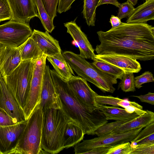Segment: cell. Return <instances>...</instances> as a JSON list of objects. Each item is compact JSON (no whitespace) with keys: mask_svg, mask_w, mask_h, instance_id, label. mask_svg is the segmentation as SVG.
<instances>
[{"mask_svg":"<svg viewBox=\"0 0 154 154\" xmlns=\"http://www.w3.org/2000/svg\"><path fill=\"white\" fill-rule=\"evenodd\" d=\"M100 42L97 54H117L140 61L154 58V27L146 23H122L115 28L97 32Z\"/></svg>","mask_w":154,"mask_h":154,"instance_id":"obj_1","label":"cell"},{"mask_svg":"<svg viewBox=\"0 0 154 154\" xmlns=\"http://www.w3.org/2000/svg\"><path fill=\"white\" fill-rule=\"evenodd\" d=\"M53 83L59 97L61 109L69 119L79 125L85 134L94 135L100 127L108 122L98 108H93L82 103L77 98L67 80L50 69Z\"/></svg>","mask_w":154,"mask_h":154,"instance_id":"obj_2","label":"cell"},{"mask_svg":"<svg viewBox=\"0 0 154 154\" xmlns=\"http://www.w3.org/2000/svg\"><path fill=\"white\" fill-rule=\"evenodd\" d=\"M43 112L42 149L47 153H57L64 149L63 136L70 119L60 108H50Z\"/></svg>","mask_w":154,"mask_h":154,"instance_id":"obj_3","label":"cell"},{"mask_svg":"<svg viewBox=\"0 0 154 154\" xmlns=\"http://www.w3.org/2000/svg\"><path fill=\"white\" fill-rule=\"evenodd\" d=\"M62 54L71 69L79 77L93 84L104 93L114 92L116 89L113 85L117 82L115 76L98 69L79 54L68 51Z\"/></svg>","mask_w":154,"mask_h":154,"instance_id":"obj_4","label":"cell"},{"mask_svg":"<svg viewBox=\"0 0 154 154\" xmlns=\"http://www.w3.org/2000/svg\"><path fill=\"white\" fill-rule=\"evenodd\" d=\"M40 102L27 119L15 146L8 154L41 153L42 150L41 138L43 112Z\"/></svg>","mask_w":154,"mask_h":154,"instance_id":"obj_5","label":"cell"},{"mask_svg":"<svg viewBox=\"0 0 154 154\" xmlns=\"http://www.w3.org/2000/svg\"><path fill=\"white\" fill-rule=\"evenodd\" d=\"M35 60L21 61L10 75L2 78L23 110L30 90Z\"/></svg>","mask_w":154,"mask_h":154,"instance_id":"obj_6","label":"cell"},{"mask_svg":"<svg viewBox=\"0 0 154 154\" xmlns=\"http://www.w3.org/2000/svg\"><path fill=\"white\" fill-rule=\"evenodd\" d=\"M145 128L141 127L131 131L116 134H108L98 137L84 140L75 145L74 152L76 154H85L96 147L114 145L117 144L130 142Z\"/></svg>","mask_w":154,"mask_h":154,"instance_id":"obj_7","label":"cell"},{"mask_svg":"<svg viewBox=\"0 0 154 154\" xmlns=\"http://www.w3.org/2000/svg\"><path fill=\"white\" fill-rule=\"evenodd\" d=\"M29 23L10 20L0 25V43L5 46L18 47L31 35Z\"/></svg>","mask_w":154,"mask_h":154,"instance_id":"obj_8","label":"cell"},{"mask_svg":"<svg viewBox=\"0 0 154 154\" xmlns=\"http://www.w3.org/2000/svg\"><path fill=\"white\" fill-rule=\"evenodd\" d=\"M46 59L47 55L43 54L35 61L30 90L23 109L25 120L28 119L35 106L40 101Z\"/></svg>","mask_w":154,"mask_h":154,"instance_id":"obj_9","label":"cell"},{"mask_svg":"<svg viewBox=\"0 0 154 154\" xmlns=\"http://www.w3.org/2000/svg\"><path fill=\"white\" fill-rule=\"evenodd\" d=\"M40 104L43 112L50 108H60L59 98L55 88L48 65L45 67Z\"/></svg>","mask_w":154,"mask_h":154,"instance_id":"obj_10","label":"cell"},{"mask_svg":"<svg viewBox=\"0 0 154 154\" xmlns=\"http://www.w3.org/2000/svg\"><path fill=\"white\" fill-rule=\"evenodd\" d=\"M27 120L13 125L0 126V154H8L15 146Z\"/></svg>","mask_w":154,"mask_h":154,"instance_id":"obj_11","label":"cell"},{"mask_svg":"<svg viewBox=\"0 0 154 154\" xmlns=\"http://www.w3.org/2000/svg\"><path fill=\"white\" fill-rule=\"evenodd\" d=\"M0 107L18 122L26 120L23 109L8 88L0 72Z\"/></svg>","mask_w":154,"mask_h":154,"instance_id":"obj_12","label":"cell"},{"mask_svg":"<svg viewBox=\"0 0 154 154\" xmlns=\"http://www.w3.org/2000/svg\"><path fill=\"white\" fill-rule=\"evenodd\" d=\"M68 81L70 87L80 101L88 107L98 108L95 100L97 93L91 89L85 79L72 75Z\"/></svg>","mask_w":154,"mask_h":154,"instance_id":"obj_13","label":"cell"},{"mask_svg":"<svg viewBox=\"0 0 154 154\" xmlns=\"http://www.w3.org/2000/svg\"><path fill=\"white\" fill-rule=\"evenodd\" d=\"M12 14V21L29 23L30 20L38 17L36 7L32 0H7Z\"/></svg>","mask_w":154,"mask_h":154,"instance_id":"obj_14","label":"cell"},{"mask_svg":"<svg viewBox=\"0 0 154 154\" xmlns=\"http://www.w3.org/2000/svg\"><path fill=\"white\" fill-rule=\"evenodd\" d=\"M75 20L64 23L67 29V32L71 35L78 46L80 52L79 55L85 59L92 60L95 55L94 50L86 35L77 25Z\"/></svg>","mask_w":154,"mask_h":154,"instance_id":"obj_15","label":"cell"},{"mask_svg":"<svg viewBox=\"0 0 154 154\" xmlns=\"http://www.w3.org/2000/svg\"><path fill=\"white\" fill-rule=\"evenodd\" d=\"M22 45L17 48L3 45L0 57V71L2 78L10 75L21 62Z\"/></svg>","mask_w":154,"mask_h":154,"instance_id":"obj_16","label":"cell"},{"mask_svg":"<svg viewBox=\"0 0 154 154\" xmlns=\"http://www.w3.org/2000/svg\"><path fill=\"white\" fill-rule=\"evenodd\" d=\"M103 61L122 70L125 72L138 73L141 69L137 60L126 56L117 54L95 55L92 59Z\"/></svg>","mask_w":154,"mask_h":154,"instance_id":"obj_17","label":"cell"},{"mask_svg":"<svg viewBox=\"0 0 154 154\" xmlns=\"http://www.w3.org/2000/svg\"><path fill=\"white\" fill-rule=\"evenodd\" d=\"M31 36L43 54L53 56L61 53L58 41L47 31L44 32L34 29Z\"/></svg>","mask_w":154,"mask_h":154,"instance_id":"obj_18","label":"cell"},{"mask_svg":"<svg viewBox=\"0 0 154 154\" xmlns=\"http://www.w3.org/2000/svg\"><path fill=\"white\" fill-rule=\"evenodd\" d=\"M146 111L143 115L118 126L109 134L125 133L141 127H145L154 122V112L148 110Z\"/></svg>","mask_w":154,"mask_h":154,"instance_id":"obj_19","label":"cell"},{"mask_svg":"<svg viewBox=\"0 0 154 154\" xmlns=\"http://www.w3.org/2000/svg\"><path fill=\"white\" fill-rule=\"evenodd\" d=\"M154 20V0H148L135 8L128 17L126 23H144Z\"/></svg>","mask_w":154,"mask_h":154,"instance_id":"obj_20","label":"cell"},{"mask_svg":"<svg viewBox=\"0 0 154 154\" xmlns=\"http://www.w3.org/2000/svg\"><path fill=\"white\" fill-rule=\"evenodd\" d=\"M83 130L77 123L69 120L67 122L63 136L64 148L73 146L83 140L84 135Z\"/></svg>","mask_w":154,"mask_h":154,"instance_id":"obj_21","label":"cell"},{"mask_svg":"<svg viewBox=\"0 0 154 154\" xmlns=\"http://www.w3.org/2000/svg\"><path fill=\"white\" fill-rule=\"evenodd\" d=\"M97 105L98 109L105 116L107 120L130 121L140 116L135 112L129 113L125 109L118 107L108 106L97 103Z\"/></svg>","mask_w":154,"mask_h":154,"instance_id":"obj_22","label":"cell"},{"mask_svg":"<svg viewBox=\"0 0 154 154\" xmlns=\"http://www.w3.org/2000/svg\"><path fill=\"white\" fill-rule=\"evenodd\" d=\"M47 59L57 73L65 80L68 81L74 75L72 70L61 53L53 56H47Z\"/></svg>","mask_w":154,"mask_h":154,"instance_id":"obj_23","label":"cell"},{"mask_svg":"<svg viewBox=\"0 0 154 154\" xmlns=\"http://www.w3.org/2000/svg\"><path fill=\"white\" fill-rule=\"evenodd\" d=\"M43 54L31 36L22 45L20 50L21 61L35 60Z\"/></svg>","mask_w":154,"mask_h":154,"instance_id":"obj_24","label":"cell"},{"mask_svg":"<svg viewBox=\"0 0 154 154\" xmlns=\"http://www.w3.org/2000/svg\"><path fill=\"white\" fill-rule=\"evenodd\" d=\"M100 0H84L83 17L88 26H94L96 11Z\"/></svg>","mask_w":154,"mask_h":154,"instance_id":"obj_25","label":"cell"},{"mask_svg":"<svg viewBox=\"0 0 154 154\" xmlns=\"http://www.w3.org/2000/svg\"><path fill=\"white\" fill-rule=\"evenodd\" d=\"M36 8L38 13V17L42 23L46 31L51 33L55 27L53 21H51L46 13L42 0H32Z\"/></svg>","mask_w":154,"mask_h":154,"instance_id":"obj_26","label":"cell"},{"mask_svg":"<svg viewBox=\"0 0 154 154\" xmlns=\"http://www.w3.org/2000/svg\"><path fill=\"white\" fill-rule=\"evenodd\" d=\"M92 64L98 69L112 75L116 79L121 80L125 72L122 69L103 61L93 59Z\"/></svg>","mask_w":154,"mask_h":154,"instance_id":"obj_27","label":"cell"},{"mask_svg":"<svg viewBox=\"0 0 154 154\" xmlns=\"http://www.w3.org/2000/svg\"><path fill=\"white\" fill-rule=\"evenodd\" d=\"M118 85V89L125 92H134L136 91L134 84V73L125 72Z\"/></svg>","mask_w":154,"mask_h":154,"instance_id":"obj_28","label":"cell"},{"mask_svg":"<svg viewBox=\"0 0 154 154\" xmlns=\"http://www.w3.org/2000/svg\"><path fill=\"white\" fill-rule=\"evenodd\" d=\"M118 104L120 106L125 108L129 113L135 112L139 116L145 113L146 110L143 109V106L134 101H131L127 99H123L119 101Z\"/></svg>","mask_w":154,"mask_h":154,"instance_id":"obj_29","label":"cell"},{"mask_svg":"<svg viewBox=\"0 0 154 154\" xmlns=\"http://www.w3.org/2000/svg\"><path fill=\"white\" fill-rule=\"evenodd\" d=\"M129 120L116 121L110 123H106L98 128L94 132V134L98 137L109 134L118 126L125 123Z\"/></svg>","mask_w":154,"mask_h":154,"instance_id":"obj_30","label":"cell"},{"mask_svg":"<svg viewBox=\"0 0 154 154\" xmlns=\"http://www.w3.org/2000/svg\"><path fill=\"white\" fill-rule=\"evenodd\" d=\"M130 142L111 146L106 154H131L132 148Z\"/></svg>","mask_w":154,"mask_h":154,"instance_id":"obj_31","label":"cell"},{"mask_svg":"<svg viewBox=\"0 0 154 154\" xmlns=\"http://www.w3.org/2000/svg\"><path fill=\"white\" fill-rule=\"evenodd\" d=\"M45 10L50 20L53 22L57 16V6L59 0H42Z\"/></svg>","mask_w":154,"mask_h":154,"instance_id":"obj_32","label":"cell"},{"mask_svg":"<svg viewBox=\"0 0 154 154\" xmlns=\"http://www.w3.org/2000/svg\"><path fill=\"white\" fill-rule=\"evenodd\" d=\"M131 147V154H154V142L137 144Z\"/></svg>","mask_w":154,"mask_h":154,"instance_id":"obj_33","label":"cell"},{"mask_svg":"<svg viewBox=\"0 0 154 154\" xmlns=\"http://www.w3.org/2000/svg\"><path fill=\"white\" fill-rule=\"evenodd\" d=\"M123 100L118 97L109 95H100L97 94L95 96V100L97 103L102 105H109L115 107L120 106L118 103Z\"/></svg>","mask_w":154,"mask_h":154,"instance_id":"obj_34","label":"cell"},{"mask_svg":"<svg viewBox=\"0 0 154 154\" xmlns=\"http://www.w3.org/2000/svg\"><path fill=\"white\" fill-rule=\"evenodd\" d=\"M12 14L7 0H0V22L11 20Z\"/></svg>","mask_w":154,"mask_h":154,"instance_id":"obj_35","label":"cell"},{"mask_svg":"<svg viewBox=\"0 0 154 154\" xmlns=\"http://www.w3.org/2000/svg\"><path fill=\"white\" fill-rule=\"evenodd\" d=\"M118 17L120 20L124 18L128 17L133 12L135 8L128 1L120 4L118 7Z\"/></svg>","mask_w":154,"mask_h":154,"instance_id":"obj_36","label":"cell"},{"mask_svg":"<svg viewBox=\"0 0 154 154\" xmlns=\"http://www.w3.org/2000/svg\"><path fill=\"white\" fill-rule=\"evenodd\" d=\"M154 81L153 74L149 71H146L141 75L134 77L135 88H140L143 84Z\"/></svg>","mask_w":154,"mask_h":154,"instance_id":"obj_37","label":"cell"},{"mask_svg":"<svg viewBox=\"0 0 154 154\" xmlns=\"http://www.w3.org/2000/svg\"><path fill=\"white\" fill-rule=\"evenodd\" d=\"M18 122L0 107V126L13 125Z\"/></svg>","mask_w":154,"mask_h":154,"instance_id":"obj_38","label":"cell"},{"mask_svg":"<svg viewBox=\"0 0 154 154\" xmlns=\"http://www.w3.org/2000/svg\"><path fill=\"white\" fill-rule=\"evenodd\" d=\"M154 133V122L145 127L141 130L131 141H135L146 137Z\"/></svg>","mask_w":154,"mask_h":154,"instance_id":"obj_39","label":"cell"},{"mask_svg":"<svg viewBox=\"0 0 154 154\" xmlns=\"http://www.w3.org/2000/svg\"><path fill=\"white\" fill-rule=\"evenodd\" d=\"M75 0H59L57 10L60 14L70 9L72 4Z\"/></svg>","mask_w":154,"mask_h":154,"instance_id":"obj_40","label":"cell"},{"mask_svg":"<svg viewBox=\"0 0 154 154\" xmlns=\"http://www.w3.org/2000/svg\"><path fill=\"white\" fill-rule=\"evenodd\" d=\"M138 98L140 101L150 104L154 105V93L149 92L147 94L145 95H141L139 96H132Z\"/></svg>","mask_w":154,"mask_h":154,"instance_id":"obj_41","label":"cell"},{"mask_svg":"<svg viewBox=\"0 0 154 154\" xmlns=\"http://www.w3.org/2000/svg\"><path fill=\"white\" fill-rule=\"evenodd\" d=\"M111 146H109L97 147L89 150L86 154H106Z\"/></svg>","mask_w":154,"mask_h":154,"instance_id":"obj_42","label":"cell"},{"mask_svg":"<svg viewBox=\"0 0 154 154\" xmlns=\"http://www.w3.org/2000/svg\"><path fill=\"white\" fill-rule=\"evenodd\" d=\"M130 142H131V146L137 144L154 142V133L137 141H131Z\"/></svg>","mask_w":154,"mask_h":154,"instance_id":"obj_43","label":"cell"},{"mask_svg":"<svg viewBox=\"0 0 154 154\" xmlns=\"http://www.w3.org/2000/svg\"><path fill=\"white\" fill-rule=\"evenodd\" d=\"M109 22L111 23L112 27L113 29L119 26L122 23L121 20L117 16L112 15L110 19Z\"/></svg>","mask_w":154,"mask_h":154,"instance_id":"obj_44","label":"cell"},{"mask_svg":"<svg viewBox=\"0 0 154 154\" xmlns=\"http://www.w3.org/2000/svg\"><path fill=\"white\" fill-rule=\"evenodd\" d=\"M106 4H112L117 7H119L120 4L117 0H100L98 4V6Z\"/></svg>","mask_w":154,"mask_h":154,"instance_id":"obj_45","label":"cell"},{"mask_svg":"<svg viewBox=\"0 0 154 154\" xmlns=\"http://www.w3.org/2000/svg\"><path fill=\"white\" fill-rule=\"evenodd\" d=\"M129 3H131L134 6L136 5L137 2L138 0H127Z\"/></svg>","mask_w":154,"mask_h":154,"instance_id":"obj_46","label":"cell"},{"mask_svg":"<svg viewBox=\"0 0 154 154\" xmlns=\"http://www.w3.org/2000/svg\"><path fill=\"white\" fill-rule=\"evenodd\" d=\"M3 45H2V44L0 43V57L1 50H2V48L3 47Z\"/></svg>","mask_w":154,"mask_h":154,"instance_id":"obj_47","label":"cell"},{"mask_svg":"<svg viewBox=\"0 0 154 154\" xmlns=\"http://www.w3.org/2000/svg\"><path fill=\"white\" fill-rule=\"evenodd\" d=\"M146 0V1H148V0Z\"/></svg>","mask_w":154,"mask_h":154,"instance_id":"obj_48","label":"cell"}]
</instances>
